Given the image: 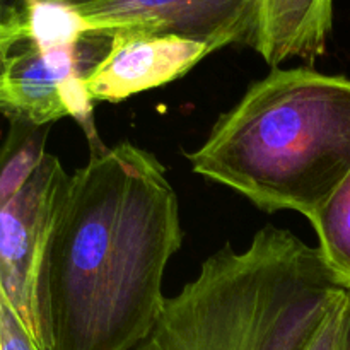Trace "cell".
<instances>
[{"label":"cell","instance_id":"cell-13","mask_svg":"<svg viewBox=\"0 0 350 350\" xmlns=\"http://www.w3.org/2000/svg\"><path fill=\"white\" fill-rule=\"evenodd\" d=\"M337 350H350V291H347L344 304V314H342L340 337H338Z\"/></svg>","mask_w":350,"mask_h":350},{"label":"cell","instance_id":"cell-5","mask_svg":"<svg viewBox=\"0 0 350 350\" xmlns=\"http://www.w3.org/2000/svg\"><path fill=\"white\" fill-rule=\"evenodd\" d=\"M68 174L46 154L23 188L0 205V299L43 347L40 277Z\"/></svg>","mask_w":350,"mask_h":350},{"label":"cell","instance_id":"cell-7","mask_svg":"<svg viewBox=\"0 0 350 350\" xmlns=\"http://www.w3.org/2000/svg\"><path fill=\"white\" fill-rule=\"evenodd\" d=\"M211 53V46L185 38L120 31L111 34L108 53L85 79V89L92 101L120 103L178 81Z\"/></svg>","mask_w":350,"mask_h":350},{"label":"cell","instance_id":"cell-12","mask_svg":"<svg viewBox=\"0 0 350 350\" xmlns=\"http://www.w3.org/2000/svg\"><path fill=\"white\" fill-rule=\"evenodd\" d=\"M347 291H342L337 296L335 303L328 310L327 317L321 321L318 330L314 332L313 338L308 344L306 350H337L338 349V337H340L342 327V314H344V304Z\"/></svg>","mask_w":350,"mask_h":350},{"label":"cell","instance_id":"cell-11","mask_svg":"<svg viewBox=\"0 0 350 350\" xmlns=\"http://www.w3.org/2000/svg\"><path fill=\"white\" fill-rule=\"evenodd\" d=\"M0 350H44L3 299H0Z\"/></svg>","mask_w":350,"mask_h":350},{"label":"cell","instance_id":"cell-2","mask_svg":"<svg viewBox=\"0 0 350 350\" xmlns=\"http://www.w3.org/2000/svg\"><path fill=\"white\" fill-rule=\"evenodd\" d=\"M187 157L193 173L255 207L310 221L350 171V79L272 68Z\"/></svg>","mask_w":350,"mask_h":350},{"label":"cell","instance_id":"cell-9","mask_svg":"<svg viewBox=\"0 0 350 350\" xmlns=\"http://www.w3.org/2000/svg\"><path fill=\"white\" fill-rule=\"evenodd\" d=\"M323 263L340 289L350 291V171L310 219Z\"/></svg>","mask_w":350,"mask_h":350},{"label":"cell","instance_id":"cell-4","mask_svg":"<svg viewBox=\"0 0 350 350\" xmlns=\"http://www.w3.org/2000/svg\"><path fill=\"white\" fill-rule=\"evenodd\" d=\"M111 36L89 34L79 46L43 50L29 41L0 43V108L9 120L46 126L72 116L92 144V99L85 79L109 50Z\"/></svg>","mask_w":350,"mask_h":350},{"label":"cell","instance_id":"cell-10","mask_svg":"<svg viewBox=\"0 0 350 350\" xmlns=\"http://www.w3.org/2000/svg\"><path fill=\"white\" fill-rule=\"evenodd\" d=\"M50 125L38 126L10 120V132L3 144L0 170V205L9 202L26 185L44 159V142Z\"/></svg>","mask_w":350,"mask_h":350},{"label":"cell","instance_id":"cell-3","mask_svg":"<svg viewBox=\"0 0 350 350\" xmlns=\"http://www.w3.org/2000/svg\"><path fill=\"white\" fill-rule=\"evenodd\" d=\"M342 291L320 250L265 226L208 256L132 350H306Z\"/></svg>","mask_w":350,"mask_h":350},{"label":"cell","instance_id":"cell-1","mask_svg":"<svg viewBox=\"0 0 350 350\" xmlns=\"http://www.w3.org/2000/svg\"><path fill=\"white\" fill-rule=\"evenodd\" d=\"M166 167L129 140L68 176L40 277L44 350H132L163 311L181 248Z\"/></svg>","mask_w":350,"mask_h":350},{"label":"cell","instance_id":"cell-6","mask_svg":"<svg viewBox=\"0 0 350 350\" xmlns=\"http://www.w3.org/2000/svg\"><path fill=\"white\" fill-rule=\"evenodd\" d=\"M96 33L167 34L198 41L212 51L241 43L253 48L258 0H67Z\"/></svg>","mask_w":350,"mask_h":350},{"label":"cell","instance_id":"cell-8","mask_svg":"<svg viewBox=\"0 0 350 350\" xmlns=\"http://www.w3.org/2000/svg\"><path fill=\"white\" fill-rule=\"evenodd\" d=\"M334 23L332 0H258L253 48L272 68L291 58L325 55Z\"/></svg>","mask_w":350,"mask_h":350}]
</instances>
